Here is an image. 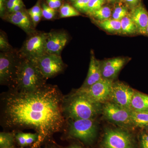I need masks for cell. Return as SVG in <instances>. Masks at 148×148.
<instances>
[{
  "label": "cell",
  "mask_w": 148,
  "mask_h": 148,
  "mask_svg": "<svg viewBox=\"0 0 148 148\" xmlns=\"http://www.w3.org/2000/svg\"><path fill=\"white\" fill-rule=\"evenodd\" d=\"M64 96L58 87L45 84L37 90H13L3 99L4 123L10 128H30L43 140L64 126Z\"/></svg>",
  "instance_id": "6da1fadb"
},
{
  "label": "cell",
  "mask_w": 148,
  "mask_h": 148,
  "mask_svg": "<svg viewBox=\"0 0 148 148\" xmlns=\"http://www.w3.org/2000/svg\"><path fill=\"white\" fill-rule=\"evenodd\" d=\"M62 106L64 115L71 120L94 119L102 108L101 104L77 91L64 97Z\"/></svg>",
  "instance_id": "7a4b0ae2"
},
{
  "label": "cell",
  "mask_w": 148,
  "mask_h": 148,
  "mask_svg": "<svg viewBox=\"0 0 148 148\" xmlns=\"http://www.w3.org/2000/svg\"><path fill=\"white\" fill-rule=\"evenodd\" d=\"M46 79L36 61L24 58L18 68L13 86L24 92L34 91L46 84Z\"/></svg>",
  "instance_id": "3957f363"
},
{
  "label": "cell",
  "mask_w": 148,
  "mask_h": 148,
  "mask_svg": "<svg viewBox=\"0 0 148 148\" xmlns=\"http://www.w3.org/2000/svg\"><path fill=\"white\" fill-rule=\"evenodd\" d=\"M24 58L18 50L0 53V83L13 86L17 71Z\"/></svg>",
  "instance_id": "277c9868"
},
{
  "label": "cell",
  "mask_w": 148,
  "mask_h": 148,
  "mask_svg": "<svg viewBox=\"0 0 148 148\" xmlns=\"http://www.w3.org/2000/svg\"><path fill=\"white\" fill-rule=\"evenodd\" d=\"M47 33L36 31L28 36L20 49L19 53L24 58L36 61L46 53V42Z\"/></svg>",
  "instance_id": "5b68a950"
},
{
  "label": "cell",
  "mask_w": 148,
  "mask_h": 148,
  "mask_svg": "<svg viewBox=\"0 0 148 148\" xmlns=\"http://www.w3.org/2000/svg\"><path fill=\"white\" fill-rule=\"evenodd\" d=\"M69 134L85 144H92L97 137V127L93 119L71 120Z\"/></svg>",
  "instance_id": "8992f818"
},
{
  "label": "cell",
  "mask_w": 148,
  "mask_h": 148,
  "mask_svg": "<svg viewBox=\"0 0 148 148\" xmlns=\"http://www.w3.org/2000/svg\"><path fill=\"white\" fill-rule=\"evenodd\" d=\"M101 148H135L132 135L120 128H107L105 130Z\"/></svg>",
  "instance_id": "52a82bcc"
},
{
  "label": "cell",
  "mask_w": 148,
  "mask_h": 148,
  "mask_svg": "<svg viewBox=\"0 0 148 148\" xmlns=\"http://www.w3.org/2000/svg\"><path fill=\"white\" fill-rule=\"evenodd\" d=\"M131 111L110 101L104 103L102 108L103 115L105 118L111 122L124 127L134 126L131 119Z\"/></svg>",
  "instance_id": "ba28073f"
},
{
  "label": "cell",
  "mask_w": 148,
  "mask_h": 148,
  "mask_svg": "<svg viewBox=\"0 0 148 148\" xmlns=\"http://www.w3.org/2000/svg\"><path fill=\"white\" fill-rule=\"evenodd\" d=\"M113 80L102 78L91 86L80 87L76 91L86 95L90 99L100 104L109 101Z\"/></svg>",
  "instance_id": "9c48e42d"
},
{
  "label": "cell",
  "mask_w": 148,
  "mask_h": 148,
  "mask_svg": "<svg viewBox=\"0 0 148 148\" xmlns=\"http://www.w3.org/2000/svg\"><path fill=\"white\" fill-rule=\"evenodd\" d=\"M43 76L48 79L57 75L64 71L65 64L61 55L46 53L36 61Z\"/></svg>",
  "instance_id": "30bf717a"
},
{
  "label": "cell",
  "mask_w": 148,
  "mask_h": 148,
  "mask_svg": "<svg viewBox=\"0 0 148 148\" xmlns=\"http://www.w3.org/2000/svg\"><path fill=\"white\" fill-rule=\"evenodd\" d=\"M135 92L133 88L124 83L114 82L109 101L131 110V102Z\"/></svg>",
  "instance_id": "8fae6325"
},
{
  "label": "cell",
  "mask_w": 148,
  "mask_h": 148,
  "mask_svg": "<svg viewBox=\"0 0 148 148\" xmlns=\"http://www.w3.org/2000/svg\"><path fill=\"white\" fill-rule=\"evenodd\" d=\"M69 39V35L64 30L53 31L47 33L46 42V53L61 55Z\"/></svg>",
  "instance_id": "7c38bea8"
},
{
  "label": "cell",
  "mask_w": 148,
  "mask_h": 148,
  "mask_svg": "<svg viewBox=\"0 0 148 148\" xmlns=\"http://www.w3.org/2000/svg\"><path fill=\"white\" fill-rule=\"evenodd\" d=\"M2 18L21 28L28 36L36 31L26 9L17 12L5 14Z\"/></svg>",
  "instance_id": "4fadbf2b"
},
{
  "label": "cell",
  "mask_w": 148,
  "mask_h": 148,
  "mask_svg": "<svg viewBox=\"0 0 148 148\" xmlns=\"http://www.w3.org/2000/svg\"><path fill=\"white\" fill-rule=\"evenodd\" d=\"M125 62V58L121 57L110 58L101 62L102 77L113 80Z\"/></svg>",
  "instance_id": "5bb4252c"
},
{
  "label": "cell",
  "mask_w": 148,
  "mask_h": 148,
  "mask_svg": "<svg viewBox=\"0 0 148 148\" xmlns=\"http://www.w3.org/2000/svg\"><path fill=\"white\" fill-rule=\"evenodd\" d=\"M138 30V33L146 35L148 26V12L142 5L133 8L130 14Z\"/></svg>",
  "instance_id": "9a60e30c"
},
{
  "label": "cell",
  "mask_w": 148,
  "mask_h": 148,
  "mask_svg": "<svg viewBox=\"0 0 148 148\" xmlns=\"http://www.w3.org/2000/svg\"><path fill=\"white\" fill-rule=\"evenodd\" d=\"M102 78L103 77L101 72V62L95 58V56L92 54L90 57L87 77L81 87H89Z\"/></svg>",
  "instance_id": "2e32d148"
},
{
  "label": "cell",
  "mask_w": 148,
  "mask_h": 148,
  "mask_svg": "<svg viewBox=\"0 0 148 148\" xmlns=\"http://www.w3.org/2000/svg\"><path fill=\"white\" fill-rule=\"evenodd\" d=\"M131 110L148 112V95L135 90L131 102Z\"/></svg>",
  "instance_id": "e0dca14e"
},
{
  "label": "cell",
  "mask_w": 148,
  "mask_h": 148,
  "mask_svg": "<svg viewBox=\"0 0 148 148\" xmlns=\"http://www.w3.org/2000/svg\"><path fill=\"white\" fill-rule=\"evenodd\" d=\"M15 140L21 147H24L37 142L39 139L38 133L19 132L15 135Z\"/></svg>",
  "instance_id": "ac0fdd59"
},
{
  "label": "cell",
  "mask_w": 148,
  "mask_h": 148,
  "mask_svg": "<svg viewBox=\"0 0 148 148\" xmlns=\"http://www.w3.org/2000/svg\"><path fill=\"white\" fill-rule=\"evenodd\" d=\"M96 23L101 28L109 33H121L120 21L109 18L103 21H97Z\"/></svg>",
  "instance_id": "d6986e66"
},
{
  "label": "cell",
  "mask_w": 148,
  "mask_h": 148,
  "mask_svg": "<svg viewBox=\"0 0 148 148\" xmlns=\"http://www.w3.org/2000/svg\"><path fill=\"white\" fill-rule=\"evenodd\" d=\"M131 115L134 126L145 127L148 125V112L131 110Z\"/></svg>",
  "instance_id": "ffe728a7"
},
{
  "label": "cell",
  "mask_w": 148,
  "mask_h": 148,
  "mask_svg": "<svg viewBox=\"0 0 148 148\" xmlns=\"http://www.w3.org/2000/svg\"><path fill=\"white\" fill-rule=\"evenodd\" d=\"M121 34L131 35L138 33L136 25L132 20L130 14H127L121 20Z\"/></svg>",
  "instance_id": "44dd1931"
},
{
  "label": "cell",
  "mask_w": 148,
  "mask_h": 148,
  "mask_svg": "<svg viewBox=\"0 0 148 148\" xmlns=\"http://www.w3.org/2000/svg\"><path fill=\"white\" fill-rule=\"evenodd\" d=\"M59 9V18H64L78 16L80 14L74 6L67 3H64Z\"/></svg>",
  "instance_id": "7402d4cb"
},
{
  "label": "cell",
  "mask_w": 148,
  "mask_h": 148,
  "mask_svg": "<svg viewBox=\"0 0 148 148\" xmlns=\"http://www.w3.org/2000/svg\"><path fill=\"white\" fill-rule=\"evenodd\" d=\"M112 15V10L110 7L102 6L98 10L92 12L90 15L97 21H101L110 18Z\"/></svg>",
  "instance_id": "603a6c76"
},
{
  "label": "cell",
  "mask_w": 148,
  "mask_h": 148,
  "mask_svg": "<svg viewBox=\"0 0 148 148\" xmlns=\"http://www.w3.org/2000/svg\"><path fill=\"white\" fill-rule=\"evenodd\" d=\"M15 136L11 133L1 132L0 133V148L14 146Z\"/></svg>",
  "instance_id": "cb8c5ba5"
},
{
  "label": "cell",
  "mask_w": 148,
  "mask_h": 148,
  "mask_svg": "<svg viewBox=\"0 0 148 148\" xmlns=\"http://www.w3.org/2000/svg\"><path fill=\"white\" fill-rule=\"evenodd\" d=\"M42 17L46 20H51L55 18L56 14V10L51 8L46 3L42 4Z\"/></svg>",
  "instance_id": "d4e9b609"
},
{
  "label": "cell",
  "mask_w": 148,
  "mask_h": 148,
  "mask_svg": "<svg viewBox=\"0 0 148 148\" xmlns=\"http://www.w3.org/2000/svg\"><path fill=\"white\" fill-rule=\"evenodd\" d=\"M14 49L8 42L5 32L1 30L0 33V50L1 52L10 51Z\"/></svg>",
  "instance_id": "484cf974"
},
{
  "label": "cell",
  "mask_w": 148,
  "mask_h": 148,
  "mask_svg": "<svg viewBox=\"0 0 148 148\" xmlns=\"http://www.w3.org/2000/svg\"><path fill=\"white\" fill-rule=\"evenodd\" d=\"M127 14V11L126 8L122 6H118L114 10L112 16L113 19L121 21Z\"/></svg>",
  "instance_id": "4316f807"
},
{
  "label": "cell",
  "mask_w": 148,
  "mask_h": 148,
  "mask_svg": "<svg viewBox=\"0 0 148 148\" xmlns=\"http://www.w3.org/2000/svg\"><path fill=\"white\" fill-rule=\"evenodd\" d=\"M105 2L103 0H89L88 7V14L89 15L103 6Z\"/></svg>",
  "instance_id": "83f0119b"
},
{
  "label": "cell",
  "mask_w": 148,
  "mask_h": 148,
  "mask_svg": "<svg viewBox=\"0 0 148 148\" xmlns=\"http://www.w3.org/2000/svg\"><path fill=\"white\" fill-rule=\"evenodd\" d=\"M89 0H78L73 3V6L77 10L87 13L88 7Z\"/></svg>",
  "instance_id": "f1b7e54d"
},
{
  "label": "cell",
  "mask_w": 148,
  "mask_h": 148,
  "mask_svg": "<svg viewBox=\"0 0 148 148\" xmlns=\"http://www.w3.org/2000/svg\"><path fill=\"white\" fill-rule=\"evenodd\" d=\"M41 1L38 0L36 3L32 8L27 10L29 15L33 14H39L42 15V9Z\"/></svg>",
  "instance_id": "f546056e"
},
{
  "label": "cell",
  "mask_w": 148,
  "mask_h": 148,
  "mask_svg": "<svg viewBox=\"0 0 148 148\" xmlns=\"http://www.w3.org/2000/svg\"><path fill=\"white\" fill-rule=\"evenodd\" d=\"M45 1L49 6L56 10L60 8L64 3L63 0H45Z\"/></svg>",
  "instance_id": "4dcf8cb0"
},
{
  "label": "cell",
  "mask_w": 148,
  "mask_h": 148,
  "mask_svg": "<svg viewBox=\"0 0 148 148\" xmlns=\"http://www.w3.org/2000/svg\"><path fill=\"white\" fill-rule=\"evenodd\" d=\"M19 1L20 0H7L5 5V14L10 13L14 7Z\"/></svg>",
  "instance_id": "1f68e13d"
},
{
  "label": "cell",
  "mask_w": 148,
  "mask_h": 148,
  "mask_svg": "<svg viewBox=\"0 0 148 148\" xmlns=\"http://www.w3.org/2000/svg\"><path fill=\"white\" fill-rule=\"evenodd\" d=\"M25 5H24L23 2L22 1V0H20L14 7L10 13H13V12H16L20 11L23 10L25 9Z\"/></svg>",
  "instance_id": "d6a6232c"
},
{
  "label": "cell",
  "mask_w": 148,
  "mask_h": 148,
  "mask_svg": "<svg viewBox=\"0 0 148 148\" xmlns=\"http://www.w3.org/2000/svg\"><path fill=\"white\" fill-rule=\"evenodd\" d=\"M30 17L32 19V22L34 24L35 28L37 25L38 24L39 22L40 21L42 17V15L39 14H30Z\"/></svg>",
  "instance_id": "836d02e7"
},
{
  "label": "cell",
  "mask_w": 148,
  "mask_h": 148,
  "mask_svg": "<svg viewBox=\"0 0 148 148\" xmlns=\"http://www.w3.org/2000/svg\"><path fill=\"white\" fill-rule=\"evenodd\" d=\"M141 148H148V134L144 133L141 137Z\"/></svg>",
  "instance_id": "e575fe53"
},
{
  "label": "cell",
  "mask_w": 148,
  "mask_h": 148,
  "mask_svg": "<svg viewBox=\"0 0 148 148\" xmlns=\"http://www.w3.org/2000/svg\"><path fill=\"white\" fill-rule=\"evenodd\" d=\"M7 0H0V15L2 17L5 12V5Z\"/></svg>",
  "instance_id": "d590c367"
},
{
  "label": "cell",
  "mask_w": 148,
  "mask_h": 148,
  "mask_svg": "<svg viewBox=\"0 0 148 148\" xmlns=\"http://www.w3.org/2000/svg\"><path fill=\"white\" fill-rule=\"evenodd\" d=\"M123 1L128 5L132 7L133 8L138 5L140 0H123Z\"/></svg>",
  "instance_id": "8d00e7d4"
},
{
  "label": "cell",
  "mask_w": 148,
  "mask_h": 148,
  "mask_svg": "<svg viewBox=\"0 0 148 148\" xmlns=\"http://www.w3.org/2000/svg\"><path fill=\"white\" fill-rule=\"evenodd\" d=\"M66 148H84L82 147L81 146H80L79 145H71L69 146V147H67Z\"/></svg>",
  "instance_id": "74e56055"
},
{
  "label": "cell",
  "mask_w": 148,
  "mask_h": 148,
  "mask_svg": "<svg viewBox=\"0 0 148 148\" xmlns=\"http://www.w3.org/2000/svg\"><path fill=\"white\" fill-rule=\"evenodd\" d=\"M117 0H103L104 2H115Z\"/></svg>",
  "instance_id": "f35d334b"
},
{
  "label": "cell",
  "mask_w": 148,
  "mask_h": 148,
  "mask_svg": "<svg viewBox=\"0 0 148 148\" xmlns=\"http://www.w3.org/2000/svg\"><path fill=\"white\" fill-rule=\"evenodd\" d=\"M0 148H14V146H10V147H3Z\"/></svg>",
  "instance_id": "ab89813d"
},
{
  "label": "cell",
  "mask_w": 148,
  "mask_h": 148,
  "mask_svg": "<svg viewBox=\"0 0 148 148\" xmlns=\"http://www.w3.org/2000/svg\"><path fill=\"white\" fill-rule=\"evenodd\" d=\"M146 35H148V26L147 27V31H146Z\"/></svg>",
  "instance_id": "60d3db41"
},
{
  "label": "cell",
  "mask_w": 148,
  "mask_h": 148,
  "mask_svg": "<svg viewBox=\"0 0 148 148\" xmlns=\"http://www.w3.org/2000/svg\"><path fill=\"white\" fill-rule=\"evenodd\" d=\"M70 1H71L73 2H75L77 1L78 0H70Z\"/></svg>",
  "instance_id": "b9f144b4"
},
{
  "label": "cell",
  "mask_w": 148,
  "mask_h": 148,
  "mask_svg": "<svg viewBox=\"0 0 148 148\" xmlns=\"http://www.w3.org/2000/svg\"><path fill=\"white\" fill-rule=\"evenodd\" d=\"M145 128H146V129L147 130V131H148V125H147V126H146Z\"/></svg>",
  "instance_id": "7bdbcfd3"
},
{
  "label": "cell",
  "mask_w": 148,
  "mask_h": 148,
  "mask_svg": "<svg viewBox=\"0 0 148 148\" xmlns=\"http://www.w3.org/2000/svg\"><path fill=\"white\" fill-rule=\"evenodd\" d=\"M24 148V147H20V148Z\"/></svg>",
  "instance_id": "ee69618b"
},
{
  "label": "cell",
  "mask_w": 148,
  "mask_h": 148,
  "mask_svg": "<svg viewBox=\"0 0 148 148\" xmlns=\"http://www.w3.org/2000/svg\"></svg>",
  "instance_id": "f6af8a7d"
}]
</instances>
